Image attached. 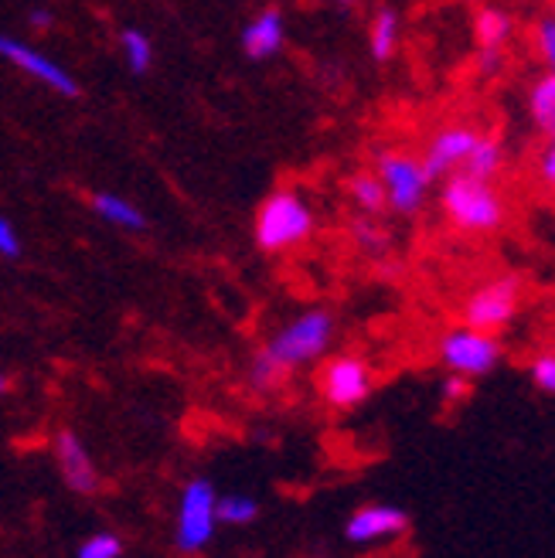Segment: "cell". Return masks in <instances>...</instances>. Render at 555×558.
<instances>
[{"label":"cell","mask_w":555,"mask_h":558,"mask_svg":"<svg viewBox=\"0 0 555 558\" xmlns=\"http://www.w3.org/2000/svg\"><path fill=\"white\" fill-rule=\"evenodd\" d=\"M0 59L11 62L17 72L32 75L35 82H41V86H48L51 93H59V96H65V99H79V96H82L79 78H75L65 65H59L55 59H48L45 51L32 48V45L21 41V38L0 35Z\"/></svg>","instance_id":"cell-9"},{"label":"cell","mask_w":555,"mask_h":558,"mask_svg":"<svg viewBox=\"0 0 555 558\" xmlns=\"http://www.w3.org/2000/svg\"><path fill=\"white\" fill-rule=\"evenodd\" d=\"M375 174L385 187V208H393L396 215H415L426 205L430 194V174L420 157H412L406 150H378L375 154Z\"/></svg>","instance_id":"cell-4"},{"label":"cell","mask_w":555,"mask_h":558,"mask_svg":"<svg viewBox=\"0 0 555 558\" xmlns=\"http://www.w3.org/2000/svg\"><path fill=\"white\" fill-rule=\"evenodd\" d=\"M338 4H341V8H351V4H358V0H338Z\"/></svg>","instance_id":"cell-33"},{"label":"cell","mask_w":555,"mask_h":558,"mask_svg":"<svg viewBox=\"0 0 555 558\" xmlns=\"http://www.w3.org/2000/svg\"><path fill=\"white\" fill-rule=\"evenodd\" d=\"M502 167H505V144H502V140H497V136H478V144H474V150L467 154L460 171L470 174V178H478V181H494L497 174H502Z\"/></svg>","instance_id":"cell-16"},{"label":"cell","mask_w":555,"mask_h":558,"mask_svg":"<svg viewBox=\"0 0 555 558\" xmlns=\"http://www.w3.org/2000/svg\"><path fill=\"white\" fill-rule=\"evenodd\" d=\"M8 388H11V381H8V375H4V372H0V396H4Z\"/></svg>","instance_id":"cell-32"},{"label":"cell","mask_w":555,"mask_h":558,"mask_svg":"<svg viewBox=\"0 0 555 558\" xmlns=\"http://www.w3.org/2000/svg\"><path fill=\"white\" fill-rule=\"evenodd\" d=\"M55 460H59V470H62V481L69 490L75 494H96L102 487V477L99 470L86 450V442H82L72 429L59 433L55 439Z\"/></svg>","instance_id":"cell-12"},{"label":"cell","mask_w":555,"mask_h":558,"mask_svg":"<svg viewBox=\"0 0 555 558\" xmlns=\"http://www.w3.org/2000/svg\"><path fill=\"white\" fill-rule=\"evenodd\" d=\"M535 51H539V59L548 62V69H552V62H555V17L552 14H545L535 24Z\"/></svg>","instance_id":"cell-26"},{"label":"cell","mask_w":555,"mask_h":558,"mask_svg":"<svg viewBox=\"0 0 555 558\" xmlns=\"http://www.w3.org/2000/svg\"><path fill=\"white\" fill-rule=\"evenodd\" d=\"M529 117L542 133H555V75L552 69L545 75H539L529 89Z\"/></svg>","instance_id":"cell-18"},{"label":"cell","mask_w":555,"mask_h":558,"mask_svg":"<svg viewBox=\"0 0 555 558\" xmlns=\"http://www.w3.org/2000/svg\"><path fill=\"white\" fill-rule=\"evenodd\" d=\"M399 32L402 21L393 8H378L372 24H369V48L375 62H393L399 51Z\"/></svg>","instance_id":"cell-15"},{"label":"cell","mask_w":555,"mask_h":558,"mask_svg":"<svg viewBox=\"0 0 555 558\" xmlns=\"http://www.w3.org/2000/svg\"><path fill=\"white\" fill-rule=\"evenodd\" d=\"M287 378L290 375L280 365H273V361L263 351H256L253 365H249V385H253L256 392H276V388H280Z\"/></svg>","instance_id":"cell-22"},{"label":"cell","mask_w":555,"mask_h":558,"mask_svg":"<svg viewBox=\"0 0 555 558\" xmlns=\"http://www.w3.org/2000/svg\"><path fill=\"white\" fill-rule=\"evenodd\" d=\"M372 385L375 375L362 354H335L330 361H324L317 375L321 399L338 412H351L362 405L372 396Z\"/></svg>","instance_id":"cell-7"},{"label":"cell","mask_w":555,"mask_h":558,"mask_svg":"<svg viewBox=\"0 0 555 558\" xmlns=\"http://www.w3.org/2000/svg\"><path fill=\"white\" fill-rule=\"evenodd\" d=\"M478 136H481V133H478L474 126H467V123L439 126V130L433 133V140L426 144V154L420 157L423 167H426V174H430V181L457 174L460 167H463V160H467V154L474 150Z\"/></svg>","instance_id":"cell-10"},{"label":"cell","mask_w":555,"mask_h":558,"mask_svg":"<svg viewBox=\"0 0 555 558\" xmlns=\"http://www.w3.org/2000/svg\"><path fill=\"white\" fill-rule=\"evenodd\" d=\"M529 375H532V381H535L539 392L552 396V392H555V354H552V351H542V354H535V361H532Z\"/></svg>","instance_id":"cell-25"},{"label":"cell","mask_w":555,"mask_h":558,"mask_svg":"<svg viewBox=\"0 0 555 558\" xmlns=\"http://www.w3.org/2000/svg\"><path fill=\"white\" fill-rule=\"evenodd\" d=\"M0 256H4V259H21L24 256V242H21L14 221L8 215H0Z\"/></svg>","instance_id":"cell-27"},{"label":"cell","mask_w":555,"mask_h":558,"mask_svg":"<svg viewBox=\"0 0 555 558\" xmlns=\"http://www.w3.org/2000/svg\"><path fill=\"white\" fill-rule=\"evenodd\" d=\"M215 518L221 524H232V527H242L249 521H256L260 518V505L253 497H245V494H226V497H218L215 500Z\"/></svg>","instance_id":"cell-21"},{"label":"cell","mask_w":555,"mask_h":558,"mask_svg":"<svg viewBox=\"0 0 555 558\" xmlns=\"http://www.w3.org/2000/svg\"><path fill=\"white\" fill-rule=\"evenodd\" d=\"M406 532H409V514L396 505H365L345 524V538L351 545H382Z\"/></svg>","instance_id":"cell-11"},{"label":"cell","mask_w":555,"mask_h":558,"mask_svg":"<svg viewBox=\"0 0 555 558\" xmlns=\"http://www.w3.org/2000/svg\"><path fill=\"white\" fill-rule=\"evenodd\" d=\"M314 226H317V218H314L311 202L303 198L300 191L283 187V191H273L260 205L256 221H253V239L260 245V253L280 256L307 242L314 235Z\"/></svg>","instance_id":"cell-2"},{"label":"cell","mask_w":555,"mask_h":558,"mask_svg":"<svg viewBox=\"0 0 555 558\" xmlns=\"http://www.w3.org/2000/svg\"><path fill=\"white\" fill-rule=\"evenodd\" d=\"M539 181L552 191V184H555V147L548 144L542 154H539Z\"/></svg>","instance_id":"cell-30"},{"label":"cell","mask_w":555,"mask_h":558,"mask_svg":"<svg viewBox=\"0 0 555 558\" xmlns=\"http://www.w3.org/2000/svg\"><path fill=\"white\" fill-rule=\"evenodd\" d=\"M338 333V320L324 306H314V311H303L297 314L290 324H283L273 338L260 348L273 365H280L287 375L303 368V365H314L321 361L335 341Z\"/></svg>","instance_id":"cell-3"},{"label":"cell","mask_w":555,"mask_h":558,"mask_svg":"<svg viewBox=\"0 0 555 558\" xmlns=\"http://www.w3.org/2000/svg\"><path fill=\"white\" fill-rule=\"evenodd\" d=\"M502 48H481V54H478V69H481V75L484 78H491V75H497L502 72Z\"/></svg>","instance_id":"cell-29"},{"label":"cell","mask_w":555,"mask_h":558,"mask_svg":"<svg viewBox=\"0 0 555 558\" xmlns=\"http://www.w3.org/2000/svg\"><path fill=\"white\" fill-rule=\"evenodd\" d=\"M521 306V276L505 272L487 279L484 287H478L463 303V327L497 333L505 330Z\"/></svg>","instance_id":"cell-6"},{"label":"cell","mask_w":555,"mask_h":558,"mask_svg":"<svg viewBox=\"0 0 555 558\" xmlns=\"http://www.w3.org/2000/svg\"><path fill=\"white\" fill-rule=\"evenodd\" d=\"M120 51L126 59V69L133 75H147L150 65H154V41L147 32H141V27H123L120 32Z\"/></svg>","instance_id":"cell-19"},{"label":"cell","mask_w":555,"mask_h":558,"mask_svg":"<svg viewBox=\"0 0 555 558\" xmlns=\"http://www.w3.org/2000/svg\"><path fill=\"white\" fill-rule=\"evenodd\" d=\"M287 41V17L280 8H263L242 27V51L249 62H269Z\"/></svg>","instance_id":"cell-13"},{"label":"cell","mask_w":555,"mask_h":558,"mask_svg":"<svg viewBox=\"0 0 555 558\" xmlns=\"http://www.w3.org/2000/svg\"><path fill=\"white\" fill-rule=\"evenodd\" d=\"M515 35V21L502 8H481L474 17V38L481 48H505Z\"/></svg>","instance_id":"cell-17"},{"label":"cell","mask_w":555,"mask_h":558,"mask_svg":"<svg viewBox=\"0 0 555 558\" xmlns=\"http://www.w3.org/2000/svg\"><path fill=\"white\" fill-rule=\"evenodd\" d=\"M120 555H123V542L113 532H96L93 538L79 545V558H120Z\"/></svg>","instance_id":"cell-24"},{"label":"cell","mask_w":555,"mask_h":558,"mask_svg":"<svg viewBox=\"0 0 555 558\" xmlns=\"http://www.w3.org/2000/svg\"><path fill=\"white\" fill-rule=\"evenodd\" d=\"M27 24H32L35 32H48V27H55V11L51 8H32Z\"/></svg>","instance_id":"cell-31"},{"label":"cell","mask_w":555,"mask_h":558,"mask_svg":"<svg viewBox=\"0 0 555 558\" xmlns=\"http://www.w3.org/2000/svg\"><path fill=\"white\" fill-rule=\"evenodd\" d=\"M215 487L205 477H194L184 494H181V508H178V532H174V545L184 555H198L208 548V542L215 538Z\"/></svg>","instance_id":"cell-8"},{"label":"cell","mask_w":555,"mask_h":558,"mask_svg":"<svg viewBox=\"0 0 555 558\" xmlns=\"http://www.w3.org/2000/svg\"><path fill=\"white\" fill-rule=\"evenodd\" d=\"M443 399L447 402H463L470 396V378H460V375H447V381H443Z\"/></svg>","instance_id":"cell-28"},{"label":"cell","mask_w":555,"mask_h":558,"mask_svg":"<svg viewBox=\"0 0 555 558\" xmlns=\"http://www.w3.org/2000/svg\"><path fill=\"white\" fill-rule=\"evenodd\" d=\"M354 242L365 248V253H372V256H378V253H385L388 248V232L378 226L375 218H358L354 221Z\"/></svg>","instance_id":"cell-23"},{"label":"cell","mask_w":555,"mask_h":558,"mask_svg":"<svg viewBox=\"0 0 555 558\" xmlns=\"http://www.w3.org/2000/svg\"><path fill=\"white\" fill-rule=\"evenodd\" d=\"M348 198L365 215H382L385 211V187L375 171H358L348 181Z\"/></svg>","instance_id":"cell-20"},{"label":"cell","mask_w":555,"mask_h":558,"mask_svg":"<svg viewBox=\"0 0 555 558\" xmlns=\"http://www.w3.org/2000/svg\"><path fill=\"white\" fill-rule=\"evenodd\" d=\"M89 208L109 221V226L117 229H126V232H144L147 229V215L136 208L133 202H126L123 194H113V191H93L89 194Z\"/></svg>","instance_id":"cell-14"},{"label":"cell","mask_w":555,"mask_h":558,"mask_svg":"<svg viewBox=\"0 0 555 558\" xmlns=\"http://www.w3.org/2000/svg\"><path fill=\"white\" fill-rule=\"evenodd\" d=\"M436 354L450 375L481 378V375H487L502 365L505 348H502V341H497V333L474 330V327H454L439 338Z\"/></svg>","instance_id":"cell-5"},{"label":"cell","mask_w":555,"mask_h":558,"mask_svg":"<svg viewBox=\"0 0 555 558\" xmlns=\"http://www.w3.org/2000/svg\"><path fill=\"white\" fill-rule=\"evenodd\" d=\"M439 208L454 229L467 235H491L505 226L508 205L491 181H478L463 171L450 174L439 187Z\"/></svg>","instance_id":"cell-1"}]
</instances>
